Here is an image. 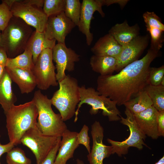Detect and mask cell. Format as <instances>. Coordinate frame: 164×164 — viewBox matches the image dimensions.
I'll use <instances>...</instances> for the list:
<instances>
[{"instance_id": "cell-35", "label": "cell", "mask_w": 164, "mask_h": 164, "mask_svg": "<svg viewBox=\"0 0 164 164\" xmlns=\"http://www.w3.org/2000/svg\"><path fill=\"white\" fill-rule=\"evenodd\" d=\"M157 127L159 136H164V111H158Z\"/></svg>"}, {"instance_id": "cell-22", "label": "cell", "mask_w": 164, "mask_h": 164, "mask_svg": "<svg viewBox=\"0 0 164 164\" xmlns=\"http://www.w3.org/2000/svg\"><path fill=\"white\" fill-rule=\"evenodd\" d=\"M139 27L137 24L130 26L126 21L113 26L109 33L121 46L129 43L139 35Z\"/></svg>"}, {"instance_id": "cell-1", "label": "cell", "mask_w": 164, "mask_h": 164, "mask_svg": "<svg viewBox=\"0 0 164 164\" xmlns=\"http://www.w3.org/2000/svg\"><path fill=\"white\" fill-rule=\"evenodd\" d=\"M159 51L150 48L142 59L128 64L116 74L99 75L97 91L120 106L135 97L148 85L150 65Z\"/></svg>"}, {"instance_id": "cell-21", "label": "cell", "mask_w": 164, "mask_h": 164, "mask_svg": "<svg viewBox=\"0 0 164 164\" xmlns=\"http://www.w3.org/2000/svg\"><path fill=\"white\" fill-rule=\"evenodd\" d=\"M56 41L54 39L50 40L47 39L43 32L35 30L33 31L28 40L25 49L31 52L33 61L35 64L41 52L47 48L53 49L56 44Z\"/></svg>"}, {"instance_id": "cell-37", "label": "cell", "mask_w": 164, "mask_h": 164, "mask_svg": "<svg viewBox=\"0 0 164 164\" xmlns=\"http://www.w3.org/2000/svg\"><path fill=\"white\" fill-rule=\"evenodd\" d=\"M24 3L31 5L42 8L43 5V0H22Z\"/></svg>"}, {"instance_id": "cell-11", "label": "cell", "mask_w": 164, "mask_h": 164, "mask_svg": "<svg viewBox=\"0 0 164 164\" xmlns=\"http://www.w3.org/2000/svg\"><path fill=\"white\" fill-rule=\"evenodd\" d=\"M80 55L65 44L57 43L52 49V58L56 63V78L58 82L66 77V70L71 72L75 69V62L80 60Z\"/></svg>"}, {"instance_id": "cell-32", "label": "cell", "mask_w": 164, "mask_h": 164, "mask_svg": "<svg viewBox=\"0 0 164 164\" xmlns=\"http://www.w3.org/2000/svg\"><path fill=\"white\" fill-rule=\"evenodd\" d=\"M13 16L9 7L5 2L0 3V30L2 31Z\"/></svg>"}, {"instance_id": "cell-2", "label": "cell", "mask_w": 164, "mask_h": 164, "mask_svg": "<svg viewBox=\"0 0 164 164\" xmlns=\"http://www.w3.org/2000/svg\"><path fill=\"white\" fill-rule=\"evenodd\" d=\"M5 114L9 142L14 145L21 144L20 140L27 130L37 126L38 112L32 100L18 105L13 104Z\"/></svg>"}, {"instance_id": "cell-16", "label": "cell", "mask_w": 164, "mask_h": 164, "mask_svg": "<svg viewBox=\"0 0 164 164\" xmlns=\"http://www.w3.org/2000/svg\"><path fill=\"white\" fill-rule=\"evenodd\" d=\"M146 29L151 37L150 48L159 51L164 41V25L154 12L147 11L143 15Z\"/></svg>"}, {"instance_id": "cell-9", "label": "cell", "mask_w": 164, "mask_h": 164, "mask_svg": "<svg viewBox=\"0 0 164 164\" xmlns=\"http://www.w3.org/2000/svg\"><path fill=\"white\" fill-rule=\"evenodd\" d=\"M56 69L53 63L52 49L44 50L39 56L32 71L40 90H45L51 86H58Z\"/></svg>"}, {"instance_id": "cell-8", "label": "cell", "mask_w": 164, "mask_h": 164, "mask_svg": "<svg viewBox=\"0 0 164 164\" xmlns=\"http://www.w3.org/2000/svg\"><path fill=\"white\" fill-rule=\"evenodd\" d=\"M58 138L43 135L36 126L24 133L20 143L31 150L35 157L36 164H40L56 145Z\"/></svg>"}, {"instance_id": "cell-25", "label": "cell", "mask_w": 164, "mask_h": 164, "mask_svg": "<svg viewBox=\"0 0 164 164\" xmlns=\"http://www.w3.org/2000/svg\"><path fill=\"white\" fill-rule=\"evenodd\" d=\"M123 105L134 114H136L152 106V103L146 92L143 90Z\"/></svg>"}, {"instance_id": "cell-42", "label": "cell", "mask_w": 164, "mask_h": 164, "mask_svg": "<svg viewBox=\"0 0 164 164\" xmlns=\"http://www.w3.org/2000/svg\"><path fill=\"white\" fill-rule=\"evenodd\" d=\"M1 33L0 32V38H1Z\"/></svg>"}, {"instance_id": "cell-5", "label": "cell", "mask_w": 164, "mask_h": 164, "mask_svg": "<svg viewBox=\"0 0 164 164\" xmlns=\"http://www.w3.org/2000/svg\"><path fill=\"white\" fill-rule=\"evenodd\" d=\"M58 84L59 89L51 99L52 105L59 111L65 121L75 115L76 107L80 101V86L77 80L69 74Z\"/></svg>"}, {"instance_id": "cell-30", "label": "cell", "mask_w": 164, "mask_h": 164, "mask_svg": "<svg viewBox=\"0 0 164 164\" xmlns=\"http://www.w3.org/2000/svg\"><path fill=\"white\" fill-rule=\"evenodd\" d=\"M66 0H43V10L48 17L64 12Z\"/></svg>"}, {"instance_id": "cell-29", "label": "cell", "mask_w": 164, "mask_h": 164, "mask_svg": "<svg viewBox=\"0 0 164 164\" xmlns=\"http://www.w3.org/2000/svg\"><path fill=\"white\" fill-rule=\"evenodd\" d=\"M6 159L7 164H32L23 150L19 147H14L7 152Z\"/></svg>"}, {"instance_id": "cell-28", "label": "cell", "mask_w": 164, "mask_h": 164, "mask_svg": "<svg viewBox=\"0 0 164 164\" xmlns=\"http://www.w3.org/2000/svg\"><path fill=\"white\" fill-rule=\"evenodd\" d=\"M81 8V3L79 0H66L64 14L78 26L80 22Z\"/></svg>"}, {"instance_id": "cell-17", "label": "cell", "mask_w": 164, "mask_h": 164, "mask_svg": "<svg viewBox=\"0 0 164 164\" xmlns=\"http://www.w3.org/2000/svg\"><path fill=\"white\" fill-rule=\"evenodd\" d=\"M158 111L152 106L146 110L134 114L136 123L141 130L146 136L153 139L158 137L157 127Z\"/></svg>"}, {"instance_id": "cell-23", "label": "cell", "mask_w": 164, "mask_h": 164, "mask_svg": "<svg viewBox=\"0 0 164 164\" xmlns=\"http://www.w3.org/2000/svg\"><path fill=\"white\" fill-rule=\"evenodd\" d=\"M117 63V59L114 57L94 55L91 57L90 61L92 70L101 76L112 74L116 71Z\"/></svg>"}, {"instance_id": "cell-13", "label": "cell", "mask_w": 164, "mask_h": 164, "mask_svg": "<svg viewBox=\"0 0 164 164\" xmlns=\"http://www.w3.org/2000/svg\"><path fill=\"white\" fill-rule=\"evenodd\" d=\"M104 130L100 122L95 121L91 125V134L93 140L92 148L87 155L89 164H103L104 159L112 154L111 146L103 143Z\"/></svg>"}, {"instance_id": "cell-19", "label": "cell", "mask_w": 164, "mask_h": 164, "mask_svg": "<svg viewBox=\"0 0 164 164\" xmlns=\"http://www.w3.org/2000/svg\"><path fill=\"white\" fill-rule=\"evenodd\" d=\"M77 133L68 129L64 132L54 164H67V161L73 157L75 150L79 146L76 142Z\"/></svg>"}, {"instance_id": "cell-24", "label": "cell", "mask_w": 164, "mask_h": 164, "mask_svg": "<svg viewBox=\"0 0 164 164\" xmlns=\"http://www.w3.org/2000/svg\"><path fill=\"white\" fill-rule=\"evenodd\" d=\"M12 80L5 70L3 77L0 81V105L5 114L17 100L12 90Z\"/></svg>"}, {"instance_id": "cell-31", "label": "cell", "mask_w": 164, "mask_h": 164, "mask_svg": "<svg viewBox=\"0 0 164 164\" xmlns=\"http://www.w3.org/2000/svg\"><path fill=\"white\" fill-rule=\"evenodd\" d=\"M164 78V66L159 67H150L147 79V84L152 86L160 85Z\"/></svg>"}, {"instance_id": "cell-12", "label": "cell", "mask_w": 164, "mask_h": 164, "mask_svg": "<svg viewBox=\"0 0 164 164\" xmlns=\"http://www.w3.org/2000/svg\"><path fill=\"white\" fill-rule=\"evenodd\" d=\"M75 26L63 12L48 17L43 32L47 39H54L58 43L65 44L66 36Z\"/></svg>"}, {"instance_id": "cell-20", "label": "cell", "mask_w": 164, "mask_h": 164, "mask_svg": "<svg viewBox=\"0 0 164 164\" xmlns=\"http://www.w3.org/2000/svg\"><path fill=\"white\" fill-rule=\"evenodd\" d=\"M122 49V46L108 33L100 38L91 50L96 56H110L117 59Z\"/></svg>"}, {"instance_id": "cell-14", "label": "cell", "mask_w": 164, "mask_h": 164, "mask_svg": "<svg viewBox=\"0 0 164 164\" xmlns=\"http://www.w3.org/2000/svg\"><path fill=\"white\" fill-rule=\"evenodd\" d=\"M149 38L148 35H138L129 43L122 46L121 52L117 58L115 71L118 72L128 64L138 60L147 46Z\"/></svg>"}, {"instance_id": "cell-36", "label": "cell", "mask_w": 164, "mask_h": 164, "mask_svg": "<svg viewBox=\"0 0 164 164\" xmlns=\"http://www.w3.org/2000/svg\"><path fill=\"white\" fill-rule=\"evenodd\" d=\"M1 135H0V138ZM14 144L9 142L5 145H2L0 142V157L4 153H7L14 147Z\"/></svg>"}, {"instance_id": "cell-33", "label": "cell", "mask_w": 164, "mask_h": 164, "mask_svg": "<svg viewBox=\"0 0 164 164\" xmlns=\"http://www.w3.org/2000/svg\"><path fill=\"white\" fill-rule=\"evenodd\" d=\"M89 129L87 125H84L80 132L77 134L76 142L78 145L81 144L84 146L89 153L91 152V147L90 138L88 135Z\"/></svg>"}, {"instance_id": "cell-7", "label": "cell", "mask_w": 164, "mask_h": 164, "mask_svg": "<svg viewBox=\"0 0 164 164\" xmlns=\"http://www.w3.org/2000/svg\"><path fill=\"white\" fill-rule=\"evenodd\" d=\"M126 118L120 116L121 122L127 126L130 130V135L125 140L119 142L108 138V142L112 148V154L116 153L118 156L126 154L130 147H134L142 150L144 146L148 147L145 143V135L138 127L134 114L126 108L125 111Z\"/></svg>"}, {"instance_id": "cell-4", "label": "cell", "mask_w": 164, "mask_h": 164, "mask_svg": "<svg viewBox=\"0 0 164 164\" xmlns=\"http://www.w3.org/2000/svg\"><path fill=\"white\" fill-rule=\"evenodd\" d=\"M33 32L22 19L13 16L1 33L0 47L5 50L8 58H14L24 52Z\"/></svg>"}, {"instance_id": "cell-43", "label": "cell", "mask_w": 164, "mask_h": 164, "mask_svg": "<svg viewBox=\"0 0 164 164\" xmlns=\"http://www.w3.org/2000/svg\"></svg>"}, {"instance_id": "cell-10", "label": "cell", "mask_w": 164, "mask_h": 164, "mask_svg": "<svg viewBox=\"0 0 164 164\" xmlns=\"http://www.w3.org/2000/svg\"><path fill=\"white\" fill-rule=\"evenodd\" d=\"M10 9L13 16L21 18L35 30L44 32L48 17L42 8L25 4L22 0H15Z\"/></svg>"}, {"instance_id": "cell-6", "label": "cell", "mask_w": 164, "mask_h": 164, "mask_svg": "<svg viewBox=\"0 0 164 164\" xmlns=\"http://www.w3.org/2000/svg\"><path fill=\"white\" fill-rule=\"evenodd\" d=\"M80 101L77 105L75 113L74 122L78 120L80 109L83 104L90 105L89 113L95 115L99 110L102 111V114L107 116L110 121L120 120V112L117 107L116 103L109 98L101 94L92 87L86 88L84 85L79 87Z\"/></svg>"}, {"instance_id": "cell-40", "label": "cell", "mask_w": 164, "mask_h": 164, "mask_svg": "<svg viewBox=\"0 0 164 164\" xmlns=\"http://www.w3.org/2000/svg\"><path fill=\"white\" fill-rule=\"evenodd\" d=\"M154 164H164V157L163 156L157 162Z\"/></svg>"}, {"instance_id": "cell-26", "label": "cell", "mask_w": 164, "mask_h": 164, "mask_svg": "<svg viewBox=\"0 0 164 164\" xmlns=\"http://www.w3.org/2000/svg\"><path fill=\"white\" fill-rule=\"evenodd\" d=\"M34 65L31 52L25 49L23 53L15 57L8 58L5 67L32 71Z\"/></svg>"}, {"instance_id": "cell-34", "label": "cell", "mask_w": 164, "mask_h": 164, "mask_svg": "<svg viewBox=\"0 0 164 164\" xmlns=\"http://www.w3.org/2000/svg\"><path fill=\"white\" fill-rule=\"evenodd\" d=\"M61 139V137H58L56 145L50 151L44 160L40 164H54Z\"/></svg>"}, {"instance_id": "cell-3", "label": "cell", "mask_w": 164, "mask_h": 164, "mask_svg": "<svg viewBox=\"0 0 164 164\" xmlns=\"http://www.w3.org/2000/svg\"><path fill=\"white\" fill-rule=\"evenodd\" d=\"M32 100L37 109V126L39 131L46 135L61 137L67 126L60 114L53 110L51 99L39 90L35 92Z\"/></svg>"}, {"instance_id": "cell-41", "label": "cell", "mask_w": 164, "mask_h": 164, "mask_svg": "<svg viewBox=\"0 0 164 164\" xmlns=\"http://www.w3.org/2000/svg\"><path fill=\"white\" fill-rule=\"evenodd\" d=\"M76 164H85L84 162L81 160L77 159L76 160Z\"/></svg>"}, {"instance_id": "cell-38", "label": "cell", "mask_w": 164, "mask_h": 164, "mask_svg": "<svg viewBox=\"0 0 164 164\" xmlns=\"http://www.w3.org/2000/svg\"><path fill=\"white\" fill-rule=\"evenodd\" d=\"M8 57L5 50L0 47V65L5 66Z\"/></svg>"}, {"instance_id": "cell-27", "label": "cell", "mask_w": 164, "mask_h": 164, "mask_svg": "<svg viewBox=\"0 0 164 164\" xmlns=\"http://www.w3.org/2000/svg\"><path fill=\"white\" fill-rule=\"evenodd\" d=\"M144 90L151 99L152 106L158 111H164V86L148 84Z\"/></svg>"}, {"instance_id": "cell-15", "label": "cell", "mask_w": 164, "mask_h": 164, "mask_svg": "<svg viewBox=\"0 0 164 164\" xmlns=\"http://www.w3.org/2000/svg\"><path fill=\"white\" fill-rule=\"evenodd\" d=\"M104 0H83L81 3L80 22L78 26L80 31L85 35L86 43L91 45L93 40V34L90 32V24L96 11L104 17L105 14L102 9Z\"/></svg>"}, {"instance_id": "cell-39", "label": "cell", "mask_w": 164, "mask_h": 164, "mask_svg": "<svg viewBox=\"0 0 164 164\" xmlns=\"http://www.w3.org/2000/svg\"><path fill=\"white\" fill-rule=\"evenodd\" d=\"M5 71V66L0 65V81L3 78Z\"/></svg>"}, {"instance_id": "cell-18", "label": "cell", "mask_w": 164, "mask_h": 164, "mask_svg": "<svg viewBox=\"0 0 164 164\" xmlns=\"http://www.w3.org/2000/svg\"><path fill=\"white\" fill-rule=\"evenodd\" d=\"M12 81L18 86L21 93L28 94L37 86L36 79L31 70L5 67Z\"/></svg>"}]
</instances>
